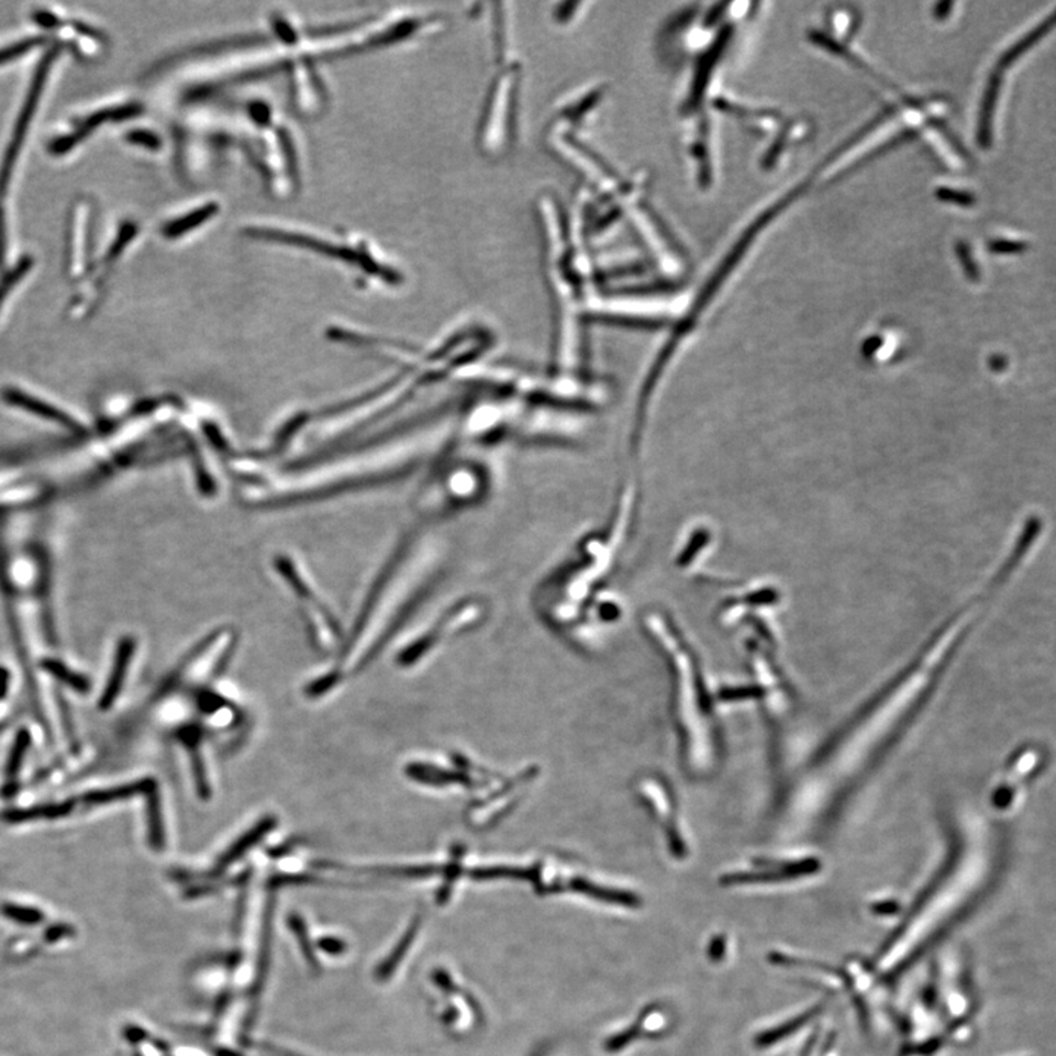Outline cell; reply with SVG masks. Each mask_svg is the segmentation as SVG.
Wrapping results in <instances>:
<instances>
[{
  "mask_svg": "<svg viewBox=\"0 0 1056 1056\" xmlns=\"http://www.w3.org/2000/svg\"><path fill=\"white\" fill-rule=\"evenodd\" d=\"M56 49H52L46 58L42 60L38 65L36 76L30 87L27 99H25V104L23 111H21L19 121H16L14 133H12V138L10 146H8L5 156H3L2 166H0V200H3V196L10 186V179L12 170H14L15 162L19 159L21 147H23L25 134H27L30 122H32V116L34 111L37 109L38 100H41L43 87H45V80L47 74L51 71L52 64H54Z\"/></svg>",
  "mask_w": 1056,
  "mask_h": 1056,
  "instance_id": "6da1fadb",
  "label": "cell"
},
{
  "mask_svg": "<svg viewBox=\"0 0 1056 1056\" xmlns=\"http://www.w3.org/2000/svg\"><path fill=\"white\" fill-rule=\"evenodd\" d=\"M135 647H137V642L134 637H122L120 643H118L115 657H113V665L111 674H109L107 687L102 692V697L99 700L100 711H109L115 704L118 697H120L122 687H124L126 672L133 660Z\"/></svg>",
  "mask_w": 1056,
  "mask_h": 1056,
  "instance_id": "7a4b0ae2",
  "label": "cell"
},
{
  "mask_svg": "<svg viewBox=\"0 0 1056 1056\" xmlns=\"http://www.w3.org/2000/svg\"><path fill=\"white\" fill-rule=\"evenodd\" d=\"M140 112H142V108H140L138 104H126V107L104 109V111L93 113V115L89 116V120H86L78 126L76 133L69 134L64 138H58L52 143V152L56 153V155H64L65 152L76 146L77 143H80L90 131H93L96 126L103 124V122L126 120V118L137 115Z\"/></svg>",
  "mask_w": 1056,
  "mask_h": 1056,
  "instance_id": "3957f363",
  "label": "cell"
},
{
  "mask_svg": "<svg viewBox=\"0 0 1056 1056\" xmlns=\"http://www.w3.org/2000/svg\"><path fill=\"white\" fill-rule=\"evenodd\" d=\"M32 746V734L29 730H20L15 735L14 744H12L10 756H8L5 766V779H3L2 790H0V796L3 800H12L19 792V779L21 769H23L25 756Z\"/></svg>",
  "mask_w": 1056,
  "mask_h": 1056,
  "instance_id": "277c9868",
  "label": "cell"
},
{
  "mask_svg": "<svg viewBox=\"0 0 1056 1056\" xmlns=\"http://www.w3.org/2000/svg\"><path fill=\"white\" fill-rule=\"evenodd\" d=\"M155 790H157L155 779H140V781L125 783V786L121 787L108 788V790L86 792L85 796H81L80 803L86 805V808L120 803V801L131 800L134 799V797L148 794V792Z\"/></svg>",
  "mask_w": 1056,
  "mask_h": 1056,
  "instance_id": "5b68a950",
  "label": "cell"
},
{
  "mask_svg": "<svg viewBox=\"0 0 1056 1056\" xmlns=\"http://www.w3.org/2000/svg\"><path fill=\"white\" fill-rule=\"evenodd\" d=\"M76 800L63 801V803H52L36 805L30 809L7 810L0 813V821L5 823H27L36 821H55V819L67 818L76 809Z\"/></svg>",
  "mask_w": 1056,
  "mask_h": 1056,
  "instance_id": "8992f818",
  "label": "cell"
},
{
  "mask_svg": "<svg viewBox=\"0 0 1056 1056\" xmlns=\"http://www.w3.org/2000/svg\"><path fill=\"white\" fill-rule=\"evenodd\" d=\"M999 85H1001V74L994 71L990 77L988 89H986L983 104H981L979 122V143L981 147H989L992 142V113L994 102H997Z\"/></svg>",
  "mask_w": 1056,
  "mask_h": 1056,
  "instance_id": "52a82bcc",
  "label": "cell"
},
{
  "mask_svg": "<svg viewBox=\"0 0 1056 1056\" xmlns=\"http://www.w3.org/2000/svg\"><path fill=\"white\" fill-rule=\"evenodd\" d=\"M146 810L148 843H151L153 849L160 852L165 847V830L160 797L157 794V790L148 792Z\"/></svg>",
  "mask_w": 1056,
  "mask_h": 1056,
  "instance_id": "ba28073f",
  "label": "cell"
},
{
  "mask_svg": "<svg viewBox=\"0 0 1056 1056\" xmlns=\"http://www.w3.org/2000/svg\"><path fill=\"white\" fill-rule=\"evenodd\" d=\"M42 669H45L47 674L52 677L58 679L59 682L65 683V686L71 687L73 690L80 692V694H89L90 681L85 675L74 672L69 669L67 665L63 662L56 659H45L41 662Z\"/></svg>",
  "mask_w": 1056,
  "mask_h": 1056,
  "instance_id": "9c48e42d",
  "label": "cell"
},
{
  "mask_svg": "<svg viewBox=\"0 0 1056 1056\" xmlns=\"http://www.w3.org/2000/svg\"><path fill=\"white\" fill-rule=\"evenodd\" d=\"M214 213H216V208H214L213 204L205 205V208L197 209L194 212L187 214V216L175 219V221L168 223L162 232H164L166 238H178V236L201 225V222H204L205 219L213 218Z\"/></svg>",
  "mask_w": 1056,
  "mask_h": 1056,
  "instance_id": "30bf717a",
  "label": "cell"
},
{
  "mask_svg": "<svg viewBox=\"0 0 1056 1056\" xmlns=\"http://www.w3.org/2000/svg\"><path fill=\"white\" fill-rule=\"evenodd\" d=\"M573 888L577 889V891L587 893V896L598 898V900L615 902V904L625 907H640L638 898L631 896V893L611 891V889L594 887V885L586 882V880H574Z\"/></svg>",
  "mask_w": 1056,
  "mask_h": 1056,
  "instance_id": "8fae6325",
  "label": "cell"
},
{
  "mask_svg": "<svg viewBox=\"0 0 1056 1056\" xmlns=\"http://www.w3.org/2000/svg\"><path fill=\"white\" fill-rule=\"evenodd\" d=\"M56 704H58V711L60 716V724L64 726L65 737L68 740L69 748L74 755L80 753V742H78V735L76 730V724H74L71 708H69L67 699L60 692L55 691Z\"/></svg>",
  "mask_w": 1056,
  "mask_h": 1056,
  "instance_id": "7c38bea8",
  "label": "cell"
},
{
  "mask_svg": "<svg viewBox=\"0 0 1056 1056\" xmlns=\"http://www.w3.org/2000/svg\"><path fill=\"white\" fill-rule=\"evenodd\" d=\"M415 932H418V922H415L413 924V927H411L409 933H407L404 941H402L401 946H398V948L396 949V953H393L392 957L389 958V961L385 963L384 967L380 968V971H379L380 976L382 977L391 976V972L393 971V968L397 967L398 961H400V959L404 957L407 953L405 949L409 948L410 942H413Z\"/></svg>",
  "mask_w": 1056,
  "mask_h": 1056,
  "instance_id": "4fadbf2b",
  "label": "cell"
},
{
  "mask_svg": "<svg viewBox=\"0 0 1056 1056\" xmlns=\"http://www.w3.org/2000/svg\"><path fill=\"white\" fill-rule=\"evenodd\" d=\"M38 43H41L38 38H29V41H21L15 43V45L3 47V49H0V65L10 63L11 59L27 54V52L32 51Z\"/></svg>",
  "mask_w": 1056,
  "mask_h": 1056,
  "instance_id": "5bb4252c",
  "label": "cell"
},
{
  "mask_svg": "<svg viewBox=\"0 0 1056 1056\" xmlns=\"http://www.w3.org/2000/svg\"><path fill=\"white\" fill-rule=\"evenodd\" d=\"M30 266H32V260H30V258H24V260H21L19 265H16L14 270H11L10 274H7L5 278H3L2 282H0V302H2L3 298L7 297V292L14 287L16 280H20L21 276L27 274Z\"/></svg>",
  "mask_w": 1056,
  "mask_h": 1056,
  "instance_id": "9a60e30c",
  "label": "cell"
},
{
  "mask_svg": "<svg viewBox=\"0 0 1056 1056\" xmlns=\"http://www.w3.org/2000/svg\"><path fill=\"white\" fill-rule=\"evenodd\" d=\"M638 1034H640V1025H635V1027H631L626 1030V1032L616 1034V1036L609 1038V1041L607 1042V1046L604 1047H607L608 1052L621 1051L622 1047H625L626 1045H629L631 1041H634V1038L637 1037Z\"/></svg>",
  "mask_w": 1056,
  "mask_h": 1056,
  "instance_id": "2e32d148",
  "label": "cell"
},
{
  "mask_svg": "<svg viewBox=\"0 0 1056 1056\" xmlns=\"http://www.w3.org/2000/svg\"><path fill=\"white\" fill-rule=\"evenodd\" d=\"M936 196L940 197L942 201H949V203L959 205H970L972 201H975L967 192L949 190V188H940V190L936 191Z\"/></svg>",
  "mask_w": 1056,
  "mask_h": 1056,
  "instance_id": "e0dca14e",
  "label": "cell"
},
{
  "mask_svg": "<svg viewBox=\"0 0 1056 1056\" xmlns=\"http://www.w3.org/2000/svg\"><path fill=\"white\" fill-rule=\"evenodd\" d=\"M126 140H129L130 143L138 144V146L147 148L159 147V138L151 133V131H133V133L126 135Z\"/></svg>",
  "mask_w": 1056,
  "mask_h": 1056,
  "instance_id": "ac0fdd59",
  "label": "cell"
},
{
  "mask_svg": "<svg viewBox=\"0 0 1056 1056\" xmlns=\"http://www.w3.org/2000/svg\"><path fill=\"white\" fill-rule=\"evenodd\" d=\"M957 252L959 258H961L964 267H966L967 274L970 275L971 278H977V275L979 274H977V267L975 263L971 262L970 252H968L967 245L958 244Z\"/></svg>",
  "mask_w": 1056,
  "mask_h": 1056,
  "instance_id": "d6986e66",
  "label": "cell"
},
{
  "mask_svg": "<svg viewBox=\"0 0 1056 1056\" xmlns=\"http://www.w3.org/2000/svg\"><path fill=\"white\" fill-rule=\"evenodd\" d=\"M989 248L993 253H1016L1024 248V244L1011 243V241H994Z\"/></svg>",
  "mask_w": 1056,
  "mask_h": 1056,
  "instance_id": "ffe728a7",
  "label": "cell"
},
{
  "mask_svg": "<svg viewBox=\"0 0 1056 1056\" xmlns=\"http://www.w3.org/2000/svg\"><path fill=\"white\" fill-rule=\"evenodd\" d=\"M11 674L10 670L0 666V699L7 696L8 687H10Z\"/></svg>",
  "mask_w": 1056,
  "mask_h": 1056,
  "instance_id": "44dd1931",
  "label": "cell"
},
{
  "mask_svg": "<svg viewBox=\"0 0 1056 1056\" xmlns=\"http://www.w3.org/2000/svg\"><path fill=\"white\" fill-rule=\"evenodd\" d=\"M724 954V940L718 937V940L712 942L711 945V957L712 959H720Z\"/></svg>",
  "mask_w": 1056,
  "mask_h": 1056,
  "instance_id": "7402d4cb",
  "label": "cell"
},
{
  "mask_svg": "<svg viewBox=\"0 0 1056 1056\" xmlns=\"http://www.w3.org/2000/svg\"><path fill=\"white\" fill-rule=\"evenodd\" d=\"M949 7H953V3H949V2L940 3V5L935 8L936 19H945V15H946L945 8H949Z\"/></svg>",
  "mask_w": 1056,
  "mask_h": 1056,
  "instance_id": "603a6c76",
  "label": "cell"
}]
</instances>
